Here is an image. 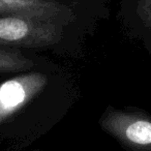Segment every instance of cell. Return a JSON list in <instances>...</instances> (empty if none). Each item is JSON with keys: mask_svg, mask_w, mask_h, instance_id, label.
<instances>
[{"mask_svg": "<svg viewBox=\"0 0 151 151\" xmlns=\"http://www.w3.org/2000/svg\"><path fill=\"white\" fill-rule=\"evenodd\" d=\"M99 124L127 151H151V116L148 114L110 107Z\"/></svg>", "mask_w": 151, "mask_h": 151, "instance_id": "7a4b0ae2", "label": "cell"}, {"mask_svg": "<svg viewBox=\"0 0 151 151\" xmlns=\"http://www.w3.org/2000/svg\"><path fill=\"white\" fill-rule=\"evenodd\" d=\"M33 66V61L18 49L0 46V73L27 70Z\"/></svg>", "mask_w": 151, "mask_h": 151, "instance_id": "5b68a950", "label": "cell"}, {"mask_svg": "<svg viewBox=\"0 0 151 151\" xmlns=\"http://www.w3.org/2000/svg\"><path fill=\"white\" fill-rule=\"evenodd\" d=\"M142 9L145 25L151 28V0H143Z\"/></svg>", "mask_w": 151, "mask_h": 151, "instance_id": "8992f818", "label": "cell"}, {"mask_svg": "<svg viewBox=\"0 0 151 151\" xmlns=\"http://www.w3.org/2000/svg\"><path fill=\"white\" fill-rule=\"evenodd\" d=\"M47 82L46 76L30 73L17 76L0 84V124L12 118L29 103Z\"/></svg>", "mask_w": 151, "mask_h": 151, "instance_id": "3957f363", "label": "cell"}, {"mask_svg": "<svg viewBox=\"0 0 151 151\" xmlns=\"http://www.w3.org/2000/svg\"><path fill=\"white\" fill-rule=\"evenodd\" d=\"M26 16L68 23L73 9L59 0H0V17Z\"/></svg>", "mask_w": 151, "mask_h": 151, "instance_id": "277c9868", "label": "cell"}, {"mask_svg": "<svg viewBox=\"0 0 151 151\" xmlns=\"http://www.w3.org/2000/svg\"><path fill=\"white\" fill-rule=\"evenodd\" d=\"M58 20L26 16L0 17V46L7 48H45L55 45L63 35Z\"/></svg>", "mask_w": 151, "mask_h": 151, "instance_id": "6da1fadb", "label": "cell"}]
</instances>
